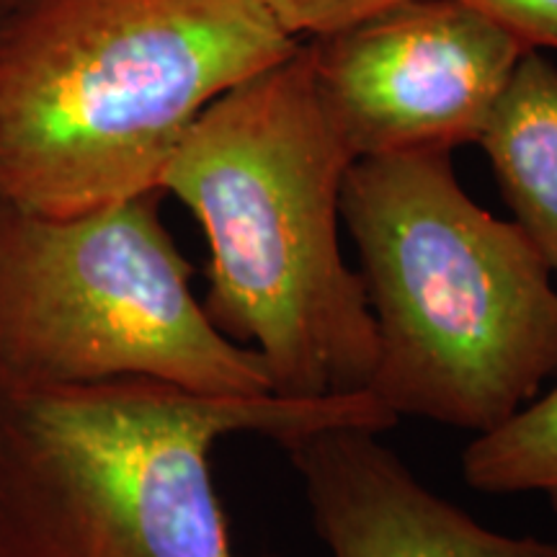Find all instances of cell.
<instances>
[{"mask_svg": "<svg viewBox=\"0 0 557 557\" xmlns=\"http://www.w3.org/2000/svg\"><path fill=\"white\" fill-rule=\"evenodd\" d=\"M351 163L299 45L209 103L160 178L205 233L209 318L259 354L282 398L372 380L377 331L341 248Z\"/></svg>", "mask_w": 557, "mask_h": 557, "instance_id": "obj_1", "label": "cell"}, {"mask_svg": "<svg viewBox=\"0 0 557 557\" xmlns=\"http://www.w3.org/2000/svg\"><path fill=\"white\" fill-rule=\"evenodd\" d=\"M297 47L253 0H18L0 13V201L67 218L160 191L201 111Z\"/></svg>", "mask_w": 557, "mask_h": 557, "instance_id": "obj_2", "label": "cell"}, {"mask_svg": "<svg viewBox=\"0 0 557 557\" xmlns=\"http://www.w3.org/2000/svg\"><path fill=\"white\" fill-rule=\"evenodd\" d=\"M377 331L367 393L395 418L485 434L557 374V282L449 150L359 158L341 197Z\"/></svg>", "mask_w": 557, "mask_h": 557, "instance_id": "obj_3", "label": "cell"}, {"mask_svg": "<svg viewBox=\"0 0 557 557\" xmlns=\"http://www.w3.org/2000/svg\"><path fill=\"white\" fill-rule=\"evenodd\" d=\"M398 423L372 393L225 398L152 380L0 395V557H238L222 438Z\"/></svg>", "mask_w": 557, "mask_h": 557, "instance_id": "obj_4", "label": "cell"}, {"mask_svg": "<svg viewBox=\"0 0 557 557\" xmlns=\"http://www.w3.org/2000/svg\"><path fill=\"white\" fill-rule=\"evenodd\" d=\"M160 199L148 191L67 218L0 201V395L114 380L274 393L259 354L194 295Z\"/></svg>", "mask_w": 557, "mask_h": 557, "instance_id": "obj_5", "label": "cell"}, {"mask_svg": "<svg viewBox=\"0 0 557 557\" xmlns=\"http://www.w3.org/2000/svg\"><path fill=\"white\" fill-rule=\"evenodd\" d=\"M302 47L354 160L478 145L527 52L468 0H403Z\"/></svg>", "mask_w": 557, "mask_h": 557, "instance_id": "obj_6", "label": "cell"}, {"mask_svg": "<svg viewBox=\"0 0 557 557\" xmlns=\"http://www.w3.org/2000/svg\"><path fill=\"white\" fill-rule=\"evenodd\" d=\"M380 434L329 426L282 444L331 557H557V540L498 532L438 496Z\"/></svg>", "mask_w": 557, "mask_h": 557, "instance_id": "obj_7", "label": "cell"}, {"mask_svg": "<svg viewBox=\"0 0 557 557\" xmlns=\"http://www.w3.org/2000/svg\"><path fill=\"white\" fill-rule=\"evenodd\" d=\"M478 145L511 220L557 282V65L545 52H524Z\"/></svg>", "mask_w": 557, "mask_h": 557, "instance_id": "obj_8", "label": "cell"}, {"mask_svg": "<svg viewBox=\"0 0 557 557\" xmlns=\"http://www.w3.org/2000/svg\"><path fill=\"white\" fill-rule=\"evenodd\" d=\"M462 475L480 493H545L557 513V385L475 434L462 451Z\"/></svg>", "mask_w": 557, "mask_h": 557, "instance_id": "obj_9", "label": "cell"}, {"mask_svg": "<svg viewBox=\"0 0 557 557\" xmlns=\"http://www.w3.org/2000/svg\"><path fill=\"white\" fill-rule=\"evenodd\" d=\"M253 3L261 5L292 39L299 41V37L315 39L346 29L403 0H253Z\"/></svg>", "mask_w": 557, "mask_h": 557, "instance_id": "obj_10", "label": "cell"}, {"mask_svg": "<svg viewBox=\"0 0 557 557\" xmlns=\"http://www.w3.org/2000/svg\"><path fill=\"white\" fill-rule=\"evenodd\" d=\"M517 37L527 50L557 52V0H468Z\"/></svg>", "mask_w": 557, "mask_h": 557, "instance_id": "obj_11", "label": "cell"}]
</instances>
